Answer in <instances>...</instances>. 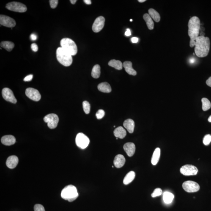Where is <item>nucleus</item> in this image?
<instances>
[{
  "mask_svg": "<svg viewBox=\"0 0 211 211\" xmlns=\"http://www.w3.org/2000/svg\"><path fill=\"white\" fill-rule=\"evenodd\" d=\"M195 53L198 57L203 58L208 55L210 48V40L208 37L199 36L196 39Z\"/></svg>",
  "mask_w": 211,
  "mask_h": 211,
  "instance_id": "1",
  "label": "nucleus"
},
{
  "mask_svg": "<svg viewBox=\"0 0 211 211\" xmlns=\"http://www.w3.org/2000/svg\"><path fill=\"white\" fill-rule=\"evenodd\" d=\"M188 34L190 38V46H195L196 39L199 37L200 29V20L198 17L194 16L190 19L188 23Z\"/></svg>",
  "mask_w": 211,
  "mask_h": 211,
  "instance_id": "2",
  "label": "nucleus"
},
{
  "mask_svg": "<svg viewBox=\"0 0 211 211\" xmlns=\"http://www.w3.org/2000/svg\"><path fill=\"white\" fill-rule=\"evenodd\" d=\"M56 54L57 59L60 64L65 67L71 65L73 61L72 56L61 47H59L57 49Z\"/></svg>",
  "mask_w": 211,
  "mask_h": 211,
  "instance_id": "3",
  "label": "nucleus"
},
{
  "mask_svg": "<svg viewBox=\"0 0 211 211\" xmlns=\"http://www.w3.org/2000/svg\"><path fill=\"white\" fill-rule=\"evenodd\" d=\"M61 196L63 199L71 202L78 198L79 195L76 187L74 185H69L63 189Z\"/></svg>",
  "mask_w": 211,
  "mask_h": 211,
  "instance_id": "4",
  "label": "nucleus"
},
{
  "mask_svg": "<svg viewBox=\"0 0 211 211\" xmlns=\"http://www.w3.org/2000/svg\"><path fill=\"white\" fill-rule=\"evenodd\" d=\"M61 47L71 56H75L78 53V48L75 42L69 38L63 39L61 40Z\"/></svg>",
  "mask_w": 211,
  "mask_h": 211,
  "instance_id": "5",
  "label": "nucleus"
},
{
  "mask_svg": "<svg viewBox=\"0 0 211 211\" xmlns=\"http://www.w3.org/2000/svg\"><path fill=\"white\" fill-rule=\"evenodd\" d=\"M6 8L9 10L19 13L25 12L27 10V8L25 4L17 2H12L8 3L6 4Z\"/></svg>",
  "mask_w": 211,
  "mask_h": 211,
  "instance_id": "6",
  "label": "nucleus"
},
{
  "mask_svg": "<svg viewBox=\"0 0 211 211\" xmlns=\"http://www.w3.org/2000/svg\"><path fill=\"white\" fill-rule=\"evenodd\" d=\"M76 145L81 149H85L88 147L90 143V140L86 135L83 133H79L75 138Z\"/></svg>",
  "mask_w": 211,
  "mask_h": 211,
  "instance_id": "7",
  "label": "nucleus"
},
{
  "mask_svg": "<svg viewBox=\"0 0 211 211\" xmlns=\"http://www.w3.org/2000/svg\"><path fill=\"white\" fill-rule=\"evenodd\" d=\"M44 120L48 123V126L49 128L53 129L57 126L59 118L57 115L51 113L45 116L44 118Z\"/></svg>",
  "mask_w": 211,
  "mask_h": 211,
  "instance_id": "8",
  "label": "nucleus"
},
{
  "mask_svg": "<svg viewBox=\"0 0 211 211\" xmlns=\"http://www.w3.org/2000/svg\"><path fill=\"white\" fill-rule=\"evenodd\" d=\"M183 189L189 193H195L199 191L200 186L197 183L192 181H187L184 182L182 185Z\"/></svg>",
  "mask_w": 211,
  "mask_h": 211,
  "instance_id": "9",
  "label": "nucleus"
},
{
  "mask_svg": "<svg viewBox=\"0 0 211 211\" xmlns=\"http://www.w3.org/2000/svg\"><path fill=\"white\" fill-rule=\"evenodd\" d=\"M180 172L184 176H190L196 175L198 174V168L194 165H186L181 168Z\"/></svg>",
  "mask_w": 211,
  "mask_h": 211,
  "instance_id": "10",
  "label": "nucleus"
},
{
  "mask_svg": "<svg viewBox=\"0 0 211 211\" xmlns=\"http://www.w3.org/2000/svg\"><path fill=\"white\" fill-rule=\"evenodd\" d=\"M0 24L6 27L13 28L16 26V23L15 20L7 16L0 15Z\"/></svg>",
  "mask_w": 211,
  "mask_h": 211,
  "instance_id": "11",
  "label": "nucleus"
},
{
  "mask_svg": "<svg viewBox=\"0 0 211 211\" xmlns=\"http://www.w3.org/2000/svg\"><path fill=\"white\" fill-rule=\"evenodd\" d=\"M26 94L28 98L35 101H39L40 100L41 95L37 89L32 88H28L26 89Z\"/></svg>",
  "mask_w": 211,
  "mask_h": 211,
  "instance_id": "12",
  "label": "nucleus"
},
{
  "mask_svg": "<svg viewBox=\"0 0 211 211\" xmlns=\"http://www.w3.org/2000/svg\"><path fill=\"white\" fill-rule=\"evenodd\" d=\"M2 93L3 98L6 101L13 104L17 103V100L14 95L13 92L9 88H5L3 89Z\"/></svg>",
  "mask_w": 211,
  "mask_h": 211,
  "instance_id": "13",
  "label": "nucleus"
},
{
  "mask_svg": "<svg viewBox=\"0 0 211 211\" xmlns=\"http://www.w3.org/2000/svg\"><path fill=\"white\" fill-rule=\"evenodd\" d=\"M105 21L104 17L102 16L97 17L93 24V31L95 33H98L101 31L104 27Z\"/></svg>",
  "mask_w": 211,
  "mask_h": 211,
  "instance_id": "14",
  "label": "nucleus"
},
{
  "mask_svg": "<svg viewBox=\"0 0 211 211\" xmlns=\"http://www.w3.org/2000/svg\"><path fill=\"white\" fill-rule=\"evenodd\" d=\"M123 148L124 151L129 157H132L134 155L136 148L134 143L131 142L126 143L124 145Z\"/></svg>",
  "mask_w": 211,
  "mask_h": 211,
  "instance_id": "15",
  "label": "nucleus"
},
{
  "mask_svg": "<svg viewBox=\"0 0 211 211\" xmlns=\"http://www.w3.org/2000/svg\"><path fill=\"white\" fill-rule=\"evenodd\" d=\"M1 141L4 145L9 146L15 144L16 139L15 137L12 135H5L1 138Z\"/></svg>",
  "mask_w": 211,
  "mask_h": 211,
  "instance_id": "16",
  "label": "nucleus"
},
{
  "mask_svg": "<svg viewBox=\"0 0 211 211\" xmlns=\"http://www.w3.org/2000/svg\"><path fill=\"white\" fill-rule=\"evenodd\" d=\"M18 162V157L16 156H11L8 158L6 162V165L8 167L14 168L17 166Z\"/></svg>",
  "mask_w": 211,
  "mask_h": 211,
  "instance_id": "17",
  "label": "nucleus"
},
{
  "mask_svg": "<svg viewBox=\"0 0 211 211\" xmlns=\"http://www.w3.org/2000/svg\"><path fill=\"white\" fill-rule=\"evenodd\" d=\"M125 162V158L123 156L118 155L115 157L113 163L116 168H120L124 166Z\"/></svg>",
  "mask_w": 211,
  "mask_h": 211,
  "instance_id": "18",
  "label": "nucleus"
},
{
  "mask_svg": "<svg viewBox=\"0 0 211 211\" xmlns=\"http://www.w3.org/2000/svg\"><path fill=\"white\" fill-rule=\"evenodd\" d=\"M123 67H124L126 71L129 75H136L137 72L132 67V64L131 61H126L123 64Z\"/></svg>",
  "mask_w": 211,
  "mask_h": 211,
  "instance_id": "19",
  "label": "nucleus"
},
{
  "mask_svg": "<svg viewBox=\"0 0 211 211\" xmlns=\"http://www.w3.org/2000/svg\"><path fill=\"white\" fill-rule=\"evenodd\" d=\"M124 126L125 127L129 133H132L135 128V122L131 119L126 120L124 122Z\"/></svg>",
  "mask_w": 211,
  "mask_h": 211,
  "instance_id": "20",
  "label": "nucleus"
},
{
  "mask_svg": "<svg viewBox=\"0 0 211 211\" xmlns=\"http://www.w3.org/2000/svg\"><path fill=\"white\" fill-rule=\"evenodd\" d=\"M114 135L116 138L123 139L126 135V131L123 127L120 126L115 129L114 131Z\"/></svg>",
  "mask_w": 211,
  "mask_h": 211,
  "instance_id": "21",
  "label": "nucleus"
},
{
  "mask_svg": "<svg viewBox=\"0 0 211 211\" xmlns=\"http://www.w3.org/2000/svg\"><path fill=\"white\" fill-rule=\"evenodd\" d=\"M99 91L104 93H110L111 91V88L110 85L107 82L100 83L98 85Z\"/></svg>",
  "mask_w": 211,
  "mask_h": 211,
  "instance_id": "22",
  "label": "nucleus"
},
{
  "mask_svg": "<svg viewBox=\"0 0 211 211\" xmlns=\"http://www.w3.org/2000/svg\"><path fill=\"white\" fill-rule=\"evenodd\" d=\"M160 149L157 148L153 152L152 158V163L154 165H156L159 160L160 156Z\"/></svg>",
  "mask_w": 211,
  "mask_h": 211,
  "instance_id": "23",
  "label": "nucleus"
},
{
  "mask_svg": "<svg viewBox=\"0 0 211 211\" xmlns=\"http://www.w3.org/2000/svg\"><path fill=\"white\" fill-rule=\"evenodd\" d=\"M135 177V173L134 172L131 171L127 173L123 180L124 185H128L134 179Z\"/></svg>",
  "mask_w": 211,
  "mask_h": 211,
  "instance_id": "24",
  "label": "nucleus"
},
{
  "mask_svg": "<svg viewBox=\"0 0 211 211\" xmlns=\"http://www.w3.org/2000/svg\"><path fill=\"white\" fill-rule=\"evenodd\" d=\"M143 18L146 22V24L148 29L150 30H152L154 29V23L151 17L148 14H145L143 16Z\"/></svg>",
  "mask_w": 211,
  "mask_h": 211,
  "instance_id": "25",
  "label": "nucleus"
},
{
  "mask_svg": "<svg viewBox=\"0 0 211 211\" xmlns=\"http://www.w3.org/2000/svg\"><path fill=\"white\" fill-rule=\"evenodd\" d=\"M108 65L118 70H122L123 67L122 63L120 61L115 59L110 60L108 63Z\"/></svg>",
  "mask_w": 211,
  "mask_h": 211,
  "instance_id": "26",
  "label": "nucleus"
},
{
  "mask_svg": "<svg viewBox=\"0 0 211 211\" xmlns=\"http://www.w3.org/2000/svg\"><path fill=\"white\" fill-rule=\"evenodd\" d=\"M174 198V195L170 192H166L163 193V201L166 204L171 203L172 202Z\"/></svg>",
  "mask_w": 211,
  "mask_h": 211,
  "instance_id": "27",
  "label": "nucleus"
},
{
  "mask_svg": "<svg viewBox=\"0 0 211 211\" xmlns=\"http://www.w3.org/2000/svg\"><path fill=\"white\" fill-rule=\"evenodd\" d=\"M148 12L149 15L151 17V18L153 19L155 22L158 23L160 21V15L157 11L151 8L149 9Z\"/></svg>",
  "mask_w": 211,
  "mask_h": 211,
  "instance_id": "28",
  "label": "nucleus"
},
{
  "mask_svg": "<svg viewBox=\"0 0 211 211\" xmlns=\"http://www.w3.org/2000/svg\"><path fill=\"white\" fill-rule=\"evenodd\" d=\"M1 47L5 49L8 51L10 52L13 49L15 44L12 42L3 41L1 43Z\"/></svg>",
  "mask_w": 211,
  "mask_h": 211,
  "instance_id": "29",
  "label": "nucleus"
},
{
  "mask_svg": "<svg viewBox=\"0 0 211 211\" xmlns=\"http://www.w3.org/2000/svg\"><path fill=\"white\" fill-rule=\"evenodd\" d=\"M100 67L99 64H96L93 68L92 73V76L94 78H98L100 77Z\"/></svg>",
  "mask_w": 211,
  "mask_h": 211,
  "instance_id": "30",
  "label": "nucleus"
},
{
  "mask_svg": "<svg viewBox=\"0 0 211 211\" xmlns=\"http://www.w3.org/2000/svg\"><path fill=\"white\" fill-rule=\"evenodd\" d=\"M202 103V109L204 111H207L210 109L211 107V104L208 99L203 98L201 100Z\"/></svg>",
  "mask_w": 211,
  "mask_h": 211,
  "instance_id": "31",
  "label": "nucleus"
},
{
  "mask_svg": "<svg viewBox=\"0 0 211 211\" xmlns=\"http://www.w3.org/2000/svg\"><path fill=\"white\" fill-rule=\"evenodd\" d=\"M83 110L86 114H89L90 111V105L89 102L84 101L83 103Z\"/></svg>",
  "mask_w": 211,
  "mask_h": 211,
  "instance_id": "32",
  "label": "nucleus"
},
{
  "mask_svg": "<svg viewBox=\"0 0 211 211\" xmlns=\"http://www.w3.org/2000/svg\"><path fill=\"white\" fill-rule=\"evenodd\" d=\"M211 142V135L209 134L206 135L203 139V143L204 145L208 146Z\"/></svg>",
  "mask_w": 211,
  "mask_h": 211,
  "instance_id": "33",
  "label": "nucleus"
},
{
  "mask_svg": "<svg viewBox=\"0 0 211 211\" xmlns=\"http://www.w3.org/2000/svg\"><path fill=\"white\" fill-rule=\"evenodd\" d=\"M162 193V190L160 188H156L152 194V198L157 197V196H161Z\"/></svg>",
  "mask_w": 211,
  "mask_h": 211,
  "instance_id": "34",
  "label": "nucleus"
},
{
  "mask_svg": "<svg viewBox=\"0 0 211 211\" xmlns=\"http://www.w3.org/2000/svg\"><path fill=\"white\" fill-rule=\"evenodd\" d=\"M105 115V112L103 110H100L96 113V116L98 119H102Z\"/></svg>",
  "mask_w": 211,
  "mask_h": 211,
  "instance_id": "35",
  "label": "nucleus"
},
{
  "mask_svg": "<svg viewBox=\"0 0 211 211\" xmlns=\"http://www.w3.org/2000/svg\"><path fill=\"white\" fill-rule=\"evenodd\" d=\"M49 1L50 6L52 8H56L58 6V0H50Z\"/></svg>",
  "mask_w": 211,
  "mask_h": 211,
  "instance_id": "36",
  "label": "nucleus"
},
{
  "mask_svg": "<svg viewBox=\"0 0 211 211\" xmlns=\"http://www.w3.org/2000/svg\"><path fill=\"white\" fill-rule=\"evenodd\" d=\"M34 211H45L44 208L40 204H37L34 207Z\"/></svg>",
  "mask_w": 211,
  "mask_h": 211,
  "instance_id": "37",
  "label": "nucleus"
},
{
  "mask_svg": "<svg viewBox=\"0 0 211 211\" xmlns=\"http://www.w3.org/2000/svg\"><path fill=\"white\" fill-rule=\"evenodd\" d=\"M31 48L34 52H36L38 51V46L37 44L35 43H33L31 45Z\"/></svg>",
  "mask_w": 211,
  "mask_h": 211,
  "instance_id": "38",
  "label": "nucleus"
},
{
  "mask_svg": "<svg viewBox=\"0 0 211 211\" xmlns=\"http://www.w3.org/2000/svg\"><path fill=\"white\" fill-rule=\"evenodd\" d=\"M33 78V75H30L25 77L23 81L26 82L31 81Z\"/></svg>",
  "mask_w": 211,
  "mask_h": 211,
  "instance_id": "39",
  "label": "nucleus"
},
{
  "mask_svg": "<svg viewBox=\"0 0 211 211\" xmlns=\"http://www.w3.org/2000/svg\"><path fill=\"white\" fill-rule=\"evenodd\" d=\"M30 37L31 40L33 41H35L37 39V36L34 33L31 34Z\"/></svg>",
  "mask_w": 211,
  "mask_h": 211,
  "instance_id": "40",
  "label": "nucleus"
},
{
  "mask_svg": "<svg viewBox=\"0 0 211 211\" xmlns=\"http://www.w3.org/2000/svg\"><path fill=\"white\" fill-rule=\"evenodd\" d=\"M206 83H207V85L211 87V77H210L207 80V81H206Z\"/></svg>",
  "mask_w": 211,
  "mask_h": 211,
  "instance_id": "41",
  "label": "nucleus"
},
{
  "mask_svg": "<svg viewBox=\"0 0 211 211\" xmlns=\"http://www.w3.org/2000/svg\"><path fill=\"white\" fill-rule=\"evenodd\" d=\"M125 35L126 36H127V37H128V36H130L131 35V31L130 29H127L125 33Z\"/></svg>",
  "mask_w": 211,
  "mask_h": 211,
  "instance_id": "42",
  "label": "nucleus"
},
{
  "mask_svg": "<svg viewBox=\"0 0 211 211\" xmlns=\"http://www.w3.org/2000/svg\"><path fill=\"white\" fill-rule=\"evenodd\" d=\"M131 42H133V43H137V42H138V39L137 37H133L131 39Z\"/></svg>",
  "mask_w": 211,
  "mask_h": 211,
  "instance_id": "43",
  "label": "nucleus"
},
{
  "mask_svg": "<svg viewBox=\"0 0 211 211\" xmlns=\"http://www.w3.org/2000/svg\"><path fill=\"white\" fill-rule=\"evenodd\" d=\"M83 1H84V2L86 3V4L88 5H90L91 4V3H92V2H91V1H90V0H84Z\"/></svg>",
  "mask_w": 211,
  "mask_h": 211,
  "instance_id": "44",
  "label": "nucleus"
},
{
  "mask_svg": "<svg viewBox=\"0 0 211 211\" xmlns=\"http://www.w3.org/2000/svg\"><path fill=\"white\" fill-rule=\"evenodd\" d=\"M70 2L72 4H75L76 3L77 1L76 0H70Z\"/></svg>",
  "mask_w": 211,
  "mask_h": 211,
  "instance_id": "45",
  "label": "nucleus"
},
{
  "mask_svg": "<svg viewBox=\"0 0 211 211\" xmlns=\"http://www.w3.org/2000/svg\"><path fill=\"white\" fill-rule=\"evenodd\" d=\"M194 61L195 59H193V58H192V59H190V63H191V64H193V63L194 62Z\"/></svg>",
  "mask_w": 211,
  "mask_h": 211,
  "instance_id": "46",
  "label": "nucleus"
},
{
  "mask_svg": "<svg viewBox=\"0 0 211 211\" xmlns=\"http://www.w3.org/2000/svg\"><path fill=\"white\" fill-rule=\"evenodd\" d=\"M138 1L140 3H142L146 1V0H138Z\"/></svg>",
  "mask_w": 211,
  "mask_h": 211,
  "instance_id": "47",
  "label": "nucleus"
},
{
  "mask_svg": "<svg viewBox=\"0 0 211 211\" xmlns=\"http://www.w3.org/2000/svg\"><path fill=\"white\" fill-rule=\"evenodd\" d=\"M208 121L209 122H211V116L209 117Z\"/></svg>",
  "mask_w": 211,
  "mask_h": 211,
  "instance_id": "48",
  "label": "nucleus"
},
{
  "mask_svg": "<svg viewBox=\"0 0 211 211\" xmlns=\"http://www.w3.org/2000/svg\"><path fill=\"white\" fill-rule=\"evenodd\" d=\"M132 20H132V19H131V20H130V21L131 22H132Z\"/></svg>",
  "mask_w": 211,
  "mask_h": 211,
  "instance_id": "49",
  "label": "nucleus"
},
{
  "mask_svg": "<svg viewBox=\"0 0 211 211\" xmlns=\"http://www.w3.org/2000/svg\"><path fill=\"white\" fill-rule=\"evenodd\" d=\"M113 127H116V126H113Z\"/></svg>",
  "mask_w": 211,
  "mask_h": 211,
  "instance_id": "50",
  "label": "nucleus"
},
{
  "mask_svg": "<svg viewBox=\"0 0 211 211\" xmlns=\"http://www.w3.org/2000/svg\"><path fill=\"white\" fill-rule=\"evenodd\" d=\"M118 138H116V140H117V139H118Z\"/></svg>",
  "mask_w": 211,
  "mask_h": 211,
  "instance_id": "51",
  "label": "nucleus"
}]
</instances>
